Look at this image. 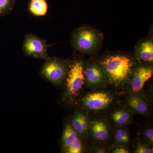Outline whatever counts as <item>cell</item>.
I'll return each mask as SVG.
<instances>
[{
  "instance_id": "2e32d148",
  "label": "cell",
  "mask_w": 153,
  "mask_h": 153,
  "mask_svg": "<svg viewBox=\"0 0 153 153\" xmlns=\"http://www.w3.org/2000/svg\"><path fill=\"white\" fill-rule=\"evenodd\" d=\"M132 140L128 126L114 127L112 145L129 146Z\"/></svg>"
},
{
  "instance_id": "9a60e30c",
  "label": "cell",
  "mask_w": 153,
  "mask_h": 153,
  "mask_svg": "<svg viewBox=\"0 0 153 153\" xmlns=\"http://www.w3.org/2000/svg\"><path fill=\"white\" fill-rule=\"evenodd\" d=\"M152 119L146 121L136 124L137 137L144 142L153 147V126Z\"/></svg>"
},
{
  "instance_id": "5b68a950",
  "label": "cell",
  "mask_w": 153,
  "mask_h": 153,
  "mask_svg": "<svg viewBox=\"0 0 153 153\" xmlns=\"http://www.w3.org/2000/svg\"><path fill=\"white\" fill-rule=\"evenodd\" d=\"M69 64V59L48 56L41 67L40 75L56 87L62 88Z\"/></svg>"
},
{
  "instance_id": "30bf717a",
  "label": "cell",
  "mask_w": 153,
  "mask_h": 153,
  "mask_svg": "<svg viewBox=\"0 0 153 153\" xmlns=\"http://www.w3.org/2000/svg\"><path fill=\"white\" fill-rule=\"evenodd\" d=\"M49 47L47 41L30 33L25 35L22 50L28 57L45 60L48 57L47 50Z\"/></svg>"
},
{
  "instance_id": "4fadbf2b",
  "label": "cell",
  "mask_w": 153,
  "mask_h": 153,
  "mask_svg": "<svg viewBox=\"0 0 153 153\" xmlns=\"http://www.w3.org/2000/svg\"><path fill=\"white\" fill-rule=\"evenodd\" d=\"M140 63L153 64V42L152 38H147L137 46L134 54Z\"/></svg>"
},
{
  "instance_id": "8992f818",
  "label": "cell",
  "mask_w": 153,
  "mask_h": 153,
  "mask_svg": "<svg viewBox=\"0 0 153 153\" xmlns=\"http://www.w3.org/2000/svg\"><path fill=\"white\" fill-rule=\"evenodd\" d=\"M113 130V127L105 114L91 115L88 128L89 146L92 143H102L110 147L112 143Z\"/></svg>"
},
{
  "instance_id": "7c38bea8",
  "label": "cell",
  "mask_w": 153,
  "mask_h": 153,
  "mask_svg": "<svg viewBox=\"0 0 153 153\" xmlns=\"http://www.w3.org/2000/svg\"><path fill=\"white\" fill-rule=\"evenodd\" d=\"M105 114L113 127L129 126L132 124H137L134 120L135 115L128 110L121 102L110 109Z\"/></svg>"
},
{
  "instance_id": "44dd1931",
  "label": "cell",
  "mask_w": 153,
  "mask_h": 153,
  "mask_svg": "<svg viewBox=\"0 0 153 153\" xmlns=\"http://www.w3.org/2000/svg\"><path fill=\"white\" fill-rule=\"evenodd\" d=\"M110 147L102 143H92L89 145L88 153H109Z\"/></svg>"
},
{
  "instance_id": "7402d4cb",
  "label": "cell",
  "mask_w": 153,
  "mask_h": 153,
  "mask_svg": "<svg viewBox=\"0 0 153 153\" xmlns=\"http://www.w3.org/2000/svg\"><path fill=\"white\" fill-rule=\"evenodd\" d=\"M109 153H131V152L128 146L112 145L110 147Z\"/></svg>"
},
{
  "instance_id": "ba28073f",
  "label": "cell",
  "mask_w": 153,
  "mask_h": 153,
  "mask_svg": "<svg viewBox=\"0 0 153 153\" xmlns=\"http://www.w3.org/2000/svg\"><path fill=\"white\" fill-rule=\"evenodd\" d=\"M153 75V64L140 63L120 95L143 94L145 85L152 77Z\"/></svg>"
},
{
  "instance_id": "8fae6325",
  "label": "cell",
  "mask_w": 153,
  "mask_h": 153,
  "mask_svg": "<svg viewBox=\"0 0 153 153\" xmlns=\"http://www.w3.org/2000/svg\"><path fill=\"white\" fill-rule=\"evenodd\" d=\"M72 110V114L68 117L71 125L79 137L88 148L89 141L88 128L91 115L84 110L76 106H74Z\"/></svg>"
},
{
  "instance_id": "d6986e66",
  "label": "cell",
  "mask_w": 153,
  "mask_h": 153,
  "mask_svg": "<svg viewBox=\"0 0 153 153\" xmlns=\"http://www.w3.org/2000/svg\"><path fill=\"white\" fill-rule=\"evenodd\" d=\"M88 146L79 137L65 150L64 153H88Z\"/></svg>"
},
{
  "instance_id": "ffe728a7",
  "label": "cell",
  "mask_w": 153,
  "mask_h": 153,
  "mask_svg": "<svg viewBox=\"0 0 153 153\" xmlns=\"http://www.w3.org/2000/svg\"><path fill=\"white\" fill-rule=\"evenodd\" d=\"M16 0H0V17L10 13L15 7Z\"/></svg>"
},
{
  "instance_id": "52a82bcc",
  "label": "cell",
  "mask_w": 153,
  "mask_h": 153,
  "mask_svg": "<svg viewBox=\"0 0 153 153\" xmlns=\"http://www.w3.org/2000/svg\"><path fill=\"white\" fill-rule=\"evenodd\" d=\"M83 72L85 89H93L109 86L97 57L84 58Z\"/></svg>"
},
{
  "instance_id": "7a4b0ae2",
  "label": "cell",
  "mask_w": 153,
  "mask_h": 153,
  "mask_svg": "<svg viewBox=\"0 0 153 153\" xmlns=\"http://www.w3.org/2000/svg\"><path fill=\"white\" fill-rule=\"evenodd\" d=\"M120 102V94L109 85L84 89L76 99L74 107L80 108L91 115L105 114Z\"/></svg>"
},
{
  "instance_id": "5bb4252c",
  "label": "cell",
  "mask_w": 153,
  "mask_h": 153,
  "mask_svg": "<svg viewBox=\"0 0 153 153\" xmlns=\"http://www.w3.org/2000/svg\"><path fill=\"white\" fill-rule=\"evenodd\" d=\"M79 137L77 133L71 125L69 117H68L64 123L60 139L61 152L64 153L66 149Z\"/></svg>"
},
{
  "instance_id": "e0dca14e",
  "label": "cell",
  "mask_w": 153,
  "mask_h": 153,
  "mask_svg": "<svg viewBox=\"0 0 153 153\" xmlns=\"http://www.w3.org/2000/svg\"><path fill=\"white\" fill-rule=\"evenodd\" d=\"M48 6L46 0H30L29 11L33 16H43L47 14Z\"/></svg>"
},
{
  "instance_id": "6da1fadb",
  "label": "cell",
  "mask_w": 153,
  "mask_h": 153,
  "mask_svg": "<svg viewBox=\"0 0 153 153\" xmlns=\"http://www.w3.org/2000/svg\"><path fill=\"white\" fill-rule=\"evenodd\" d=\"M109 86L122 93L139 63L134 55L117 52L97 57Z\"/></svg>"
},
{
  "instance_id": "9c48e42d",
  "label": "cell",
  "mask_w": 153,
  "mask_h": 153,
  "mask_svg": "<svg viewBox=\"0 0 153 153\" xmlns=\"http://www.w3.org/2000/svg\"><path fill=\"white\" fill-rule=\"evenodd\" d=\"M121 103L134 114L150 119L152 117L153 103L143 94L121 95Z\"/></svg>"
},
{
  "instance_id": "ac0fdd59",
  "label": "cell",
  "mask_w": 153,
  "mask_h": 153,
  "mask_svg": "<svg viewBox=\"0 0 153 153\" xmlns=\"http://www.w3.org/2000/svg\"><path fill=\"white\" fill-rule=\"evenodd\" d=\"M131 153H153V147L149 146L136 136L129 146Z\"/></svg>"
},
{
  "instance_id": "277c9868",
  "label": "cell",
  "mask_w": 153,
  "mask_h": 153,
  "mask_svg": "<svg viewBox=\"0 0 153 153\" xmlns=\"http://www.w3.org/2000/svg\"><path fill=\"white\" fill-rule=\"evenodd\" d=\"M103 39L100 31L90 27L82 26L73 31L71 36V45L80 54H92L97 51Z\"/></svg>"
},
{
  "instance_id": "3957f363",
  "label": "cell",
  "mask_w": 153,
  "mask_h": 153,
  "mask_svg": "<svg viewBox=\"0 0 153 153\" xmlns=\"http://www.w3.org/2000/svg\"><path fill=\"white\" fill-rule=\"evenodd\" d=\"M84 61V57L79 54H75L69 59V67L60 97L61 104L68 109H73L76 99L85 89Z\"/></svg>"
}]
</instances>
